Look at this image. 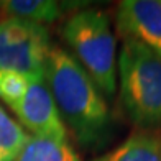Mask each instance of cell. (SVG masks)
<instances>
[{"mask_svg": "<svg viewBox=\"0 0 161 161\" xmlns=\"http://www.w3.org/2000/svg\"><path fill=\"white\" fill-rule=\"evenodd\" d=\"M92 161H161V136L146 131L135 133Z\"/></svg>", "mask_w": 161, "mask_h": 161, "instance_id": "52a82bcc", "label": "cell"}, {"mask_svg": "<svg viewBox=\"0 0 161 161\" xmlns=\"http://www.w3.org/2000/svg\"><path fill=\"white\" fill-rule=\"evenodd\" d=\"M63 36L74 59L94 80L105 97L117 92V43L107 13L84 8L71 15L63 26Z\"/></svg>", "mask_w": 161, "mask_h": 161, "instance_id": "3957f363", "label": "cell"}, {"mask_svg": "<svg viewBox=\"0 0 161 161\" xmlns=\"http://www.w3.org/2000/svg\"><path fill=\"white\" fill-rule=\"evenodd\" d=\"M0 8L10 18L31 21L43 26L45 23L56 21L64 12V7L54 0H7L0 2Z\"/></svg>", "mask_w": 161, "mask_h": 161, "instance_id": "9c48e42d", "label": "cell"}, {"mask_svg": "<svg viewBox=\"0 0 161 161\" xmlns=\"http://www.w3.org/2000/svg\"><path fill=\"white\" fill-rule=\"evenodd\" d=\"M0 99L18 117V123L36 136L66 140L68 131L46 80L0 69Z\"/></svg>", "mask_w": 161, "mask_h": 161, "instance_id": "277c9868", "label": "cell"}, {"mask_svg": "<svg viewBox=\"0 0 161 161\" xmlns=\"http://www.w3.org/2000/svg\"><path fill=\"white\" fill-rule=\"evenodd\" d=\"M51 48L43 25L10 17L0 20V69L45 80Z\"/></svg>", "mask_w": 161, "mask_h": 161, "instance_id": "5b68a950", "label": "cell"}, {"mask_svg": "<svg viewBox=\"0 0 161 161\" xmlns=\"http://www.w3.org/2000/svg\"><path fill=\"white\" fill-rule=\"evenodd\" d=\"M28 136L25 128L0 104V161H15Z\"/></svg>", "mask_w": 161, "mask_h": 161, "instance_id": "30bf717a", "label": "cell"}, {"mask_svg": "<svg viewBox=\"0 0 161 161\" xmlns=\"http://www.w3.org/2000/svg\"><path fill=\"white\" fill-rule=\"evenodd\" d=\"M15 161H80L68 140L30 135Z\"/></svg>", "mask_w": 161, "mask_h": 161, "instance_id": "ba28073f", "label": "cell"}, {"mask_svg": "<svg viewBox=\"0 0 161 161\" xmlns=\"http://www.w3.org/2000/svg\"><path fill=\"white\" fill-rule=\"evenodd\" d=\"M45 80L64 127H69L76 140L82 146L104 143L110 131V112L102 92L74 56L51 48Z\"/></svg>", "mask_w": 161, "mask_h": 161, "instance_id": "6da1fadb", "label": "cell"}, {"mask_svg": "<svg viewBox=\"0 0 161 161\" xmlns=\"http://www.w3.org/2000/svg\"><path fill=\"white\" fill-rule=\"evenodd\" d=\"M122 38H133L161 58V0H123L117 7Z\"/></svg>", "mask_w": 161, "mask_h": 161, "instance_id": "8992f818", "label": "cell"}, {"mask_svg": "<svg viewBox=\"0 0 161 161\" xmlns=\"http://www.w3.org/2000/svg\"><path fill=\"white\" fill-rule=\"evenodd\" d=\"M117 59L120 97L130 120L142 128L161 125V58L133 38H122Z\"/></svg>", "mask_w": 161, "mask_h": 161, "instance_id": "7a4b0ae2", "label": "cell"}]
</instances>
